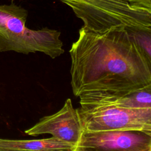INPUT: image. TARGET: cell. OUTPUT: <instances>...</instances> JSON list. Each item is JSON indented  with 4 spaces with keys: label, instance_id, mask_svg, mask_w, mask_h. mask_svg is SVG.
Here are the masks:
<instances>
[{
    "label": "cell",
    "instance_id": "6da1fadb",
    "mask_svg": "<svg viewBox=\"0 0 151 151\" xmlns=\"http://www.w3.org/2000/svg\"><path fill=\"white\" fill-rule=\"evenodd\" d=\"M69 52L76 97L87 91L132 92L151 86V57L123 27L97 32L83 27Z\"/></svg>",
    "mask_w": 151,
    "mask_h": 151
},
{
    "label": "cell",
    "instance_id": "7a4b0ae2",
    "mask_svg": "<svg viewBox=\"0 0 151 151\" xmlns=\"http://www.w3.org/2000/svg\"><path fill=\"white\" fill-rule=\"evenodd\" d=\"M28 11L14 2L0 5V52L24 54L41 52L55 58L64 52L61 32L47 27L38 30L26 26Z\"/></svg>",
    "mask_w": 151,
    "mask_h": 151
},
{
    "label": "cell",
    "instance_id": "3957f363",
    "mask_svg": "<svg viewBox=\"0 0 151 151\" xmlns=\"http://www.w3.org/2000/svg\"><path fill=\"white\" fill-rule=\"evenodd\" d=\"M84 24L83 27L103 32L123 27L137 36L151 34V18L134 10L124 0H59Z\"/></svg>",
    "mask_w": 151,
    "mask_h": 151
},
{
    "label": "cell",
    "instance_id": "277c9868",
    "mask_svg": "<svg viewBox=\"0 0 151 151\" xmlns=\"http://www.w3.org/2000/svg\"><path fill=\"white\" fill-rule=\"evenodd\" d=\"M77 109L84 130H131L151 134V108L103 105Z\"/></svg>",
    "mask_w": 151,
    "mask_h": 151
},
{
    "label": "cell",
    "instance_id": "5b68a950",
    "mask_svg": "<svg viewBox=\"0 0 151 151\" xmlns=\"http://www.w3.org/2000/svg\"><path fill=\"white\" fill-rule=\"evenodd\" d=\"M151 151V134L131 130H84L75 151Z\"/></svg>",
    "mask_w": 151,
    "mask_h": 151
},
{
    "label": "cell",
    "instance_id": "8992f818",
    "mask_svg": "<svg viewBox=\"0 0 151 151\" xmlns=\"http://www.w3.org/2000/svg\"><path fill=\"white\" fill-rule=\"evenodd\" d=\"M83 131L78 109H74L71 100L67 99L60 110L42 117L33 126L25 130V133L32 136L50 134L53 137L74 144L76 147Z\"/></svg>",
    "mask_w": 151,
    "mask_h": 151
},
{
    "label": "cell",
    "instance_id": "52a82bcc",
    "mask_svg": "<svg viewBox=\"0 0 151 151\" xmlns=\"http://www.w3.org/2000/svg\"><path fill=\"white\" fill-rule=\"evenodd\" d=\"M78 97L81 107L111 105L126 108H151V86L132 92L87 91Z\"/></svg>",
    "mask_w": 151,
    "mask_h": 151
},
{
    "label": "cell",
    "instance_id": "ba28073f",
    "mask_svg": "<svg viewBox=\"0 0 151 151\" xmlns=\"http://www.w3.org/2000/svg\"><path fill=\"white\" fill-rule=\"evenodd\" d=\"M75 149L74 144L53 137L31 140L0 138V151H75Z\"/></svg>",
    "mask_w": 151,
    "mask_h": 151
},
{
    "label": "cell",
    "instance_id": "9c48e42d",
    "mask_svg": "<svg viewBox=\"0 0 151 151\" xmlns=\"http://www.w3.org/2000/svg\"><path fill=\"white\" fill-rule=\"evenodd\" d=\"M138 12L151 18V0H124Z\"/></svg>",
    "mask_w": 151,
    "mask_h": 151
}]
</instances>
